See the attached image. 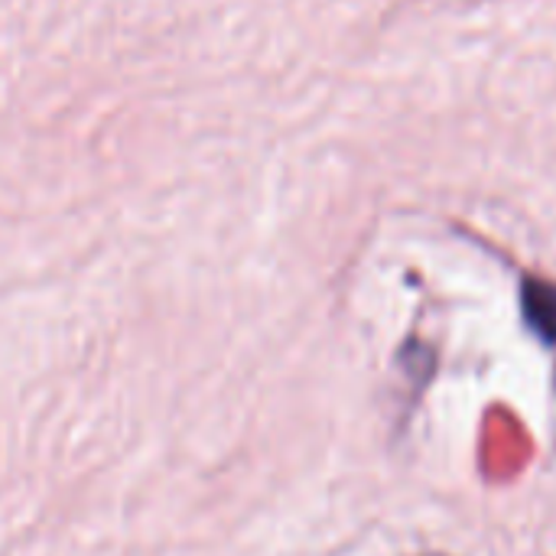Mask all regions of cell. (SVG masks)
Wrapping results in <instances>:
<instances>
[{"label": "cell", "instance_id": "cell-1", "mask_svg": "<svg viewBox=\"0 0 556 556\" xmlns=\"http://www.w3.org/2000/svg\"><path fill=\"white\" fill-rule=\"evenodd\" d=\"M525 313L531 329L541 332L544 342H556V287L531 280L525 287Z\"/></svg>", "mask_w": 556, "mask_h": 556}]
</instances>
